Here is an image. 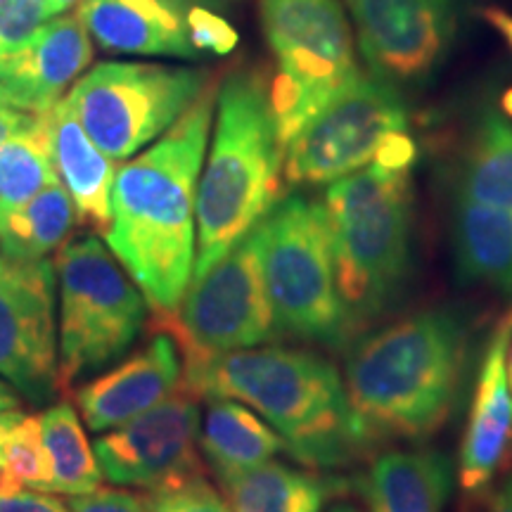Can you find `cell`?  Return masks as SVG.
Instances as JSON below:
<instances>
[{
  "label": "cell",
  "instance_id": "6da1fadb",
  "mask_svg": "<svg viewBox=\"0 0 512 512\" xmlns=\"http://www.w3.org/2000/svg\"><path fill=\"white\" fill-rule=\"evenodd\" d=\"M216 88L188 107L150 150L119 166L105 240L152 311L176 313L192 283L197 185L214 124Z\"/></svg>",
  "mask_w": 512,
  "mask_h": 512
},
{
  "label": "cell",
  "instance_id": "7a4b0ae2",
  "mask_svg": "<svg viewBox=\"0 0 512 512\" xmlns=\"http://www.w3.org/2000/svg\"><path fill=\"white\" fill-rule=\"evenodd\" d=\"M183 387L200 399H235L264 418L285 453L311 470L361 460L375 439L351 408L344 377L313 349L252 347L183 361Z\"/></svg>",
  "mask_w": 512,
  "mask_h": 512
},
{
  "label": "cell",
  "instance_id": "3957f363",
  "mask_svg": "<svg viewBox=\"0 0 512 512\" xmlns=\"http://www.w3.org/2000/svg\"><path fill=\"white\" fill-rule=\"evenodd\" d=\"M465 363V320L451 309H427L351 339L342 377L375 441H425L456 406Z\"/></svg>",
  "mask_w": 512,
  "mask_h": 512
},
{
  "label": "cell",
  "instance_id": "277c9868",
  "mask_svg": "<svg viewBox=\"0 0 512 512\" xmlns=\"http://www.w3.org/2000/svg\"><path fill=\"white\" fill-rule=\"evenodd\" d=\"M285 145L259 72H233L216 91L214 133L197 185V252L192 280L230 252L283 195Z\"/></svg>",
  "mask_w": 512,
  "mask_h": 512
},
{
  "label": "cell",
  "instance_id": "5b68a950",
  "mask_svg": "<svg viewBox=\"0 0 512 512\" xmlns=\"http://www.w3.org/2000/svg\"><path fill=\"white\" fill-rule=\"evenodd\" d=\"M320 207L339 294L358 337V330L394 311L411 285L413 166L375 159L330 183Z\"/></svg>",
  "mask_w": 512,
  "mask_h": 512
},
{
  "label": "cell",
  "instance_id": "8992f818",
  "mask_svg": "<svg viewBox=\"0 0 512 512\" xmlns=\"http://www.w3.org/2000/svg\"><path fill=\"white\" fill-rule=\"evenodd\" d=\"M60 294V392H74L131 351L147 323V297L98 235H79L55 259Z\"/></svg>",
  "mask_w": 512,
  "mask_h": 512
},
{
  "label": "cell",
  "instance_id": "52a82bcc",
  "mask_svg": "<svg viewBox=\"0 0 512 512\" xmlns=\"http://www.w3.org/2000/svg\"><path fill=\"white\" fill-rule=\"evenodd\" d=\"M256 238L278 335L347 349L356 328L339 294L320 202L280 197L256 226Z\"/></svg>",
  "mask_w": 512,
  "mask_h": 512
},
{
  "label": "cell",
  "instance_id": "ba28073f",
  "mask_svg": "<svg viewBox=\"0 0 512 512\" xmlns=\"http://www.w3.org/2000/svg\"><path fill=\"white\" fill-rule=\"evenodd\" d=\"M275 57L271 105L283 145L354 81V36L339 0H261Z\"/></svg>",
  "mask_w": 512,
  "mask_h": 512
},
{
  "label": "cell",
  "instance_id": "9c48e42d",
  "mask_svg": "<svg viewBox=\"0 0 512 512\" xmlns=\"http://www.w3.org/2000/svg\"><path fill=\"white\" fill-rule=\"evenodd\" d=\"M207 86L202 69L100 62L64 100L93 143L114 162H124L162 138Z\"/></svg>",
  "mask_w": 512,
  "mask_h": 512
},
{
  "label": "cell",
  "instance_id": "30bf717a",
  "mask_svg": "<svg viewBox=\"0 0 512 512\" xmlns=\"http://www.w3.org/2000/svg\"><path fill=\"white\" fill-rule=\"evenodd\" d=\"M155 318L174 332L183 361L252 349L278 335L256 228L226 252L202 278L192 280L176 313Z\"/></svg>",
  "mask_w": 512,
  "mask_h": 512
},
{
  "label": "cell",
  "instance_id": "8fae6325",
  "mask_svg": "<svg viewBox=\"0 0 512 512\" xmlns=\"http://www.w3.org/2000/svg\"><path fill=\"white\" fill-rule=\"evenodd\" d=\"M408 131L394 83L358 74L285 147L292 185H330L375 162L389 138Z\"/></svg>",
  "mask_w": 512,
  "mask_h": 512
},
{
  "label": "cell",
  "instance_id": "7c38bea8",
  "mask_svg": "<svg viewBox=\"0 0 512 512\" xmlns=\"http://www.w3.org/2000/svg\"><path fill=\"white\" fill-rule=\"evenodd\" d=\"M55 287L53 259L0 252V377L34 406L60 394Z\"/></svg>",
  "mask_w": 512,
  "mask_h": 512
},
{
  "label": "cell",
  "instance_id": "4fadbf2b",
  "mask_svg": "<svg viewBox=\"0 0 512 512\" xmlns=\"http://www.w3.org/2000/svg\"><path fill=\"white\" fill-rule=\"evenodd\" d=\"M200 396L181 387L155 408L95 441L105 479L143 491L207 475L200 451Z\"/></svg>",
  "mask_w": 512,
  "mask_h": 512
},
{
  "label": "cell",
  "instance_id": "5bb4252c",
  "mask_svg": "<svg viewBox=\"0 0 512 512\" xmlns=\"http://www.w3.org/2000/svg\"><path fill=\"white\" fill-rule=\"evenodd\" d=\"M358 48L375 76L389 83L427 79L451 46V0H342Z\"/></svg>",
  "mask_w": 512,
  "mask_h": 512
},
{
  "label": "cell",
  "instance_id": "9a60e30c",
  "mask_svg": "<svg viewBox=\"0 0 512 512\" xmlns=\"http://www.w3.org/2000/svg\"><path fill=\"white\" fill-rule=\"evenodd\" d=\"M155 335L124 363L100 377L86 380L74 392L76 408L91 432H110L169 399L183 387V354L162 320Z\"/></svg>",
  "mask_w": 512,
  "mask_h": 512
},
{
  "label": "cell",
  "instance_id": "2e32d148",
  "mask_svg": "<svg viewBox=\"0 0 512 512\" xmlns=\"http://www.w3.org/2000/svg\"><path fill=\"white\" fill-rule=\"evenodd\" d=\"M91 60V34L79 15L48 19L27 46L0 55L3 102L29 114H46Z\"/></svg>",
  "mask_w": 512,
  "mask_h": 512
},
{
  "label": "cell",
  "instance_id": "e0dca14e",
  "mask_svg": "<svg viewBox=\"0 0 512 512\" xmlns=\"http://www.w3.org/2000/svg\"><path fill=\"white\" fill-rule=\"evenodd\" d=\"M512 337V318L498 325L486 344L475 396L458 451V484L467 496H479L503 470L512 444V389L505 370V351Z\"/></svg>",
  "mask_w": 512,
  "mask_h": 512
},
{
  "label": "cell",
  "instance_id": "ac0fdd59",
  "mask_svg": "<svg viewBox=\"0 0 512 512\" xmlns=\"http://www.w3.org/2000/svg\"><path fill=\"white\" fill-rule=\"evenodd\" d=\"M83 27L102 50L197 60L188 0H83Z\"/></svg>",
  "mask_w": 512,
  "mask_h": 512
},
{
  "label": "cell",
  "instance_id": "d6986e66",
  "mask_svg": "<svg viewBox=\"0 0 512 512\" xmlns=\"http://www.w3.org/2000/svg\"><path fill=\"white\" fill-rule=\"evenodd\" d=\"M453 465L434 448H389L358 477L368 512H444L453 491Z\"/></svg>",
  "mask_w": 512,
  "mask_h": 512
},
{
  "label": "cell",
  "instance_id": "ffe728a7",
  "mask_svg": "<svg viewBox=\"0 0 512 512\" xmlns=\"http://www.w3.org/2000/svg\"><path fill=\"white\" fill-rule=\"evenodd\" d=\"M48 131L55 174L72 197L79 221L95 228V233H107L117 176L114 159L93 143L67 100H60L48 112Z\"/></svg>",
  "mask_w": 512,
  "mask_h": 512
},
{
  "label": "cell",
  "instance_id": "44dd1931",
  "mask_svg": "<svg viewBox=\"0 0 512 512\" xmlns=\"http://www.w3.org/2000/svg\"><path fill=\"white\" fill-rule=\"evenodd\" d=\"M233 512H323L332 498L349 491L347 479L325 477L311 467L268 460L252 470L219 479Z\"/></svg>",
  "mask_w": 512,
  "mask_h": 512
},
{
  "label": "cell",
  "instance_id": "7402d4cb",
  "mask_svg": "<svg viewBox=\"0 0 512 512\" xmlns=\"http://www.w3.org/2000/svg\"><path fill=\"white\" fill-rule=\"evenodd\" d=\"M204 401L200 451L216 479L252 470L287 451L283 437L245 403L221 396Z\"/></svg>",
  "mask_w": 512,
  "mask_h": 512
},
{
  "label": "cell",
  "instance_id": "603a6c76",
  "mask_svg": "<svg viewBox=\"0 0 512 512\" xmlns=\"http://www.w3.org/2000/svg\"><path fill=\"white\" fill-rule=\"evenodd\" d=\"M453 256L465 283L512 292V216L456 192L451 214Z\"/></svg>",
  "mask_w": 512,
  "mask_h": 512
},
{
  "label": "cell",
  "instance_id": "cb8c5ba5",
  "mask_svg": "<svg viewBox=\"0 0 512 512\" xmlns=\"http://www.w3.org/2000/svg\"><path fill=\"white\" fill-rule=\"evenodd\" d=\"M79 221L76 207L57 181L22 204L0 202V252L15 259H50L72 240Z\"/></svg>",
  "mask_w": 512,
  "mask_h": 512
},
{
  "label": "cell",
  "instance_id": "d4e9b609",
  "mask_svg": "<svg viewBox=\"0 0 512 512\" xmlns=\"http://www.w3.org/2000/svg\"><path fill=\"white\" fill-rule=\"evenodd\" d=\"M512 216V117L489 112L475 128L460 166L458 190Z\"/></svg>",
  "mask_w": 512,
  "mask_h": 512
},
{
  "label": "cell",
  "instance_id": "484cf974",
  "mask_svg": "<svg viewBox=\"0 0 512 512\" xmlns=\"http://www.w3.org/2000/svg\"><path fill=\"white\" fill-rule=\"evenodd\" d=\"M41 427L50 472H53L50 494L83 496L100 489L105 475L72 403H53L48 411L41 413Z\"/></svg>",
  "mask_w": 512,
  "mask_h": 512
},
{
  "label": "cell",
  "instance_id": "4316f807",
  "mask_svg": "<svg viewBox=\"0 0 512 512\" xmlns=\"http://www.w3.org/2000/svg\"><path fill=\"white\" fill-rule=\"evenodd\" d=\"M57 181L46 112L27 131L0 143V202L22 204Z\"/></svg>",
  "mask_w": 512,
  "mask_h": 512
},
{
  "label": "cell",
  "instance_id": "83f0119b",
  "mask_svg": "<svg viewBox=\"0 0 512 512\" xmlns=\"http://www.w3.org/2000/svg\"><path fill=\"white\" fill-rule=\"evenodd\" d=\"M0 458L10 467L22 486L36 491H48L53 482L50 472V460L46 444H43V427L41 415H24L12 422V427L5 434L3 446H0Z\"/></svg>",
  "mask_w": 512,
  "mask_h": 512
},
{
  "label": "cell",
  "instance_id": "f1b7e54d",
  "mask_svg": "<svg viewBox=\"0 0 512 512\" xmlns=\"http://www.w3.org/2000/svg\"><path fill=\"white\" fill-rule=\"evenodd\" d=\"M145 501L150 505V512H233L226 496L209 482L207 475L147 491Z\"/></svg>",
  "mask_w": 512,
  "mask_h": 512
},
{
  "label": "cell",
  "instance_id": "f546056e",
  "mask_svg": "<svg viewBox=\"0 0 512 512\" xmlns=\"http://www.w3.org/2000/svg\"><path fill=\"white\" fill-rule=\"evenodd\" d=\"M46 22V0H0V55L27 46Z\"/></svg>",
  "mask_w": 512,
  "mask_h": 512
},
{
  "label": "cell",
  "instance_id": "4dcf8cb0",
  "mask_svg": "<svg viewBox=\"0 0 512 512\" xmlns=\"http://www.w3.org/2000/svg\"><path fill=\"white\" fill-rule=\"evenodd\" d=\"M72 512H150V505L145 501V494H133L126 489H100L91 494L72 496L67 501Z\"/></svg>",
  "mask_w": 512,
  "mask_h": 512
},
{
  "label": "cell",
  "instance_id": "1f68e13d",
  "mask_svg": "<svg viewBox=\"0 0 512 512\" xmlns=\"http://www.w3.org/2000/svg\"><path fill=\"white\" fill-rule=\"evenodd\" d=\"M192 36H195L197 50H207V53L226 55L238 43V34L230 27L226 19H221L214 12L195 8V17H192Z\"/></svg>",
  "mask_w": 512,
  "mask_h": 512
},
{
  "label": "cell",
  "instance_id": "d6a6232c",
  "mask_svg": "<svg viewBox=\"0 0 512 512\" xmlns=\"http://www.w3.org/2000/svg\"><path fill=\"white\" fill-rule=\"evenodd\" d=\"M0 512H72L67 503L50 496L48 491H17L15 496L0 498Z\"/></svg>",
  "mask_w": 512,
  "mask_h": 512
},
{
  "label": "cell",
  "instance_id": "836d02e7",
  "mask_svg": "<svg viewBox=\"0 0 512 512\" xmlns=\"http://www.w3.org/2000/svg\"><path fill=\"white\" fill-rule=\"evenodd\" d=\"M36 117L38 114L22 112L17 110V107L0 102V143L19 136L22 131H27V128L36 121Z\"/></svg>",
  "mask_w": 512,
  "mask_h": 512
},
{
  "label": "cell",
  "instance_id": "e575fe53",
  "mask_svg": "<svg viewBox=\"0 0 512 512\" xmlns=\"http://www.w3.org/2000/svg\"><path fill=\"white\" fill-rule=\"evenodd\" d=\"M484 19L494 27L505 43H508L512 50V15L501 8H489L484 10Z\"/></svg>",
  "mask_w": 512,
  "mask_h": 512
},
{
  "label": "cell",
  "instance_id": "d590c367",
  "mask_svg": "<svg viewBox=\"0 0 512 512\" xmlns=\"http://www.w3.org/2000/svg\"><path fill=\"white\" fill-rule=\"evenodd\" d=\"M486 512H512V472L503 479L501 486L489 498V508Z\"/></svg>",
  "mask_w": 512,
  "mask_h": 512
},
{
  "label": "cell",
  "instance_id": "8d00e7d4",
  "mask_svg": "<svg viewBox=\"0 0 512 512\" xmlns=\"http://www.w3.org/2000/svg\"><path fill=\"white\" fill-rule=\"evenodd\" d=\"M17 491H22V482L12 475V470L5 465V460L0 458V498L15 496Z\"/></svg>",
  "mask_w": 512,
  "mask_h": 512
},
{
  "label": "cell",
  "instance_id": "74e56055",
  "mask_svg": "<svg viewBox=\"0 0 512 512\" xmlns=\"http://www.w3.org/2000/svg\"><path fill=\"white\" fill-rule=\"evenodd\" d=\"M19 399H22V396H19L8 382L0 380V411H15L19 406Z\"/></svg>",
  "mask_w": 512,
  "mask_h": 512
},
{
  "label": "cell",
  "instance_id": "f35d334b",
  "mask_svg": "<svg viewBox=\"0 0 512 512\" xmlns=\"http://www.w3.org/2000/svg\"><path fill=\"white\" fill-rule=\"evenodd\" d=\"M83 0H46V12H48V19H55L64 15V12H69L74 8V5H81Z\"/></svg>",
  "mask_w": 512,
  "mask_h": 512
},
{
  "label": "cell",
  "instance_id": "ab89813d",
  "mask_svg": "<svg viewBox=\"0 0 512 512\" xmlns=\"http://www.w3.org/2000/svg\"><path fill=\"white\" fill-rule=\"evenodd\" d=\"M17 418H19L17 408H15V411H0V446H3L5 434H8V430L12 427V422H15Z\"/></svg>",
  "mask_w": 512,
  "mask_h": 512
},
{
  "label": "cell",
  "instance_id": "60d3db41",
  "mask_svg": "<svg viewBox=\"0 0 512 512\" xmlns=\"http://www.w3.org/2000/svg\"><path fill=\"white\" fill-rule=\"evenodd\" d=\"M325 512H363L361 508H358V505H354V503H347V501H337V503H332L328 510Z\"/></svg>",
  "mask_w": 512,
  "mask_h": 512
},
{
  "label": "cell",
  "instance_id": "b9f144b4",
  "mask_svg": "<svg viewBox=\"0 0 512 512\" xmlns=\"http://www.w3.org/2000/svg\"><path fill=\"white\" fill-rule=\"evenodd\" d=\"M505 370H508V382H510V389H512V337L508 342V351H505Z\"/></svg>",
  "mask_w": 512,
  "mask_h": 512
},
{
  "label": "cell",
  "instance_id": "7bdbcfd3",
  "mask_svg": "<svg viewBox=\"0 0 512 512\" xmlns=\"http://www.w3.org/2000/svg\"><path fill=\"white\" fill-rule=\"evenodd\" d=\"M0 102H3V95H0Z\"/></svg>",
  "mask_w": 512,
  "mask_h": 512
},
{
  "label": "cell",
  "instance_id": "ee69618b",
  "mask_svg": "<svg viewBox=\"0 0 512 512\" xmlns=\"http://www.w3.org/2000/svg\"><path fill=\"white\" fill-rule=\"evenodd\" d=\"M510 318H512V313H510Z\"/></svg>",
  "mask_w": 512,
  "mask_h": 512
}]
</instances>
